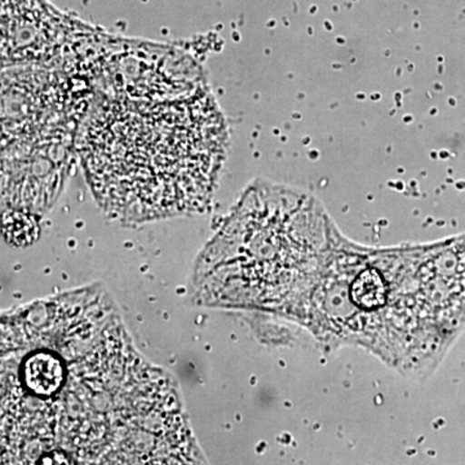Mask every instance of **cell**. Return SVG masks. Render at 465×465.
Masks as SVG:
<instances>
[{"instance_id":"7a4b0ae2","label":"cell","mask_w":465,"mask_h":465,"mask_svg":"<svg viewBox=\"0 0 465 465\" xmlns=\"http://www.w3.org/2000/svg\"><path fill=\"white\" fill-rule=\"evenodd\" d=\"M224 145V122L204 87L163 101L94 94L76 136L97 203L131 224L201 210L215 188Z\"/></svg>"},{"instance_id":"6da1fadb","label":"cell","mask_w":465,"mask_h":465,"mask_svg":"<svg viewBox=\"0 0 465 465\" xmlns=\"http://www.w3.org/2000/svg\"><path fill=\"white\" fill-rule=\"evenodd\" d=\"M201 460L176 382L104 287L0 313V464Z\"/></svg>"},{"instance_id":"277c9868","label":"cell","mask_w":465,"mask_h":465,"mask_svg":"<svg viewBox=\"0 0 465 465\" xmlns=\"http://www.w3.org/2000/svg\"><path fill=\"white\" fill-rule=\"evenodd\" d=\"M94 94L134 101H163L203 88L198 66L182 52L110 34L94 76Z\"/></svg>"},{"instance_id":"3957f363","label":"cell","mask_w":465,"mask_h":465,"mask_svg":"<svg viewBox=\"0 0 465 465\" xmlns=\"http://www.w3.org/2000/svg\"><path fill=\"white\" fill-rule=\"evenodd\" d=\"M90 79L51 66L0 70V170L73 161Z\"/></svg>"},{"instance_id":"5b68a950","label":"cell","mask_w":465,"mask_h":465,"mask_svg":"<svg viewBox=\"0 0 465 465\" xmlns=\"http://www.w3.org/2000/svg\"><path fill=\"white\" fill-rule=\"evenodd\" d=\"M94 27L48 0H0V70L18 66L67 69Z\"/></svg>"},{"instance_id":"8992f818","label":"cell","mask_w":465,"mask_h":465,"mask_svg":"<svg viewBox=\"0 0 465 465\" xmlns=\"http://www.w3.org/2000/svg\"><path fill=\"white\" fill-rule=\"evenodd\" d=\"M33 215L34 213L18 210H11L5 213L2 225L8 242L23 246L35 240L39 228Z\"/></svg>"}]
</instances>
